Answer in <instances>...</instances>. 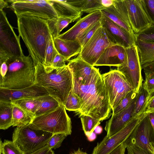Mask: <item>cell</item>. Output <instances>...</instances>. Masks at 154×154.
I'll use <instances>...</instances> for the list:
<instances>
[{"instance_id":"obj_40","label":"cell","mask_w":154,"mask_h":154,"mask_svg":"<svg viewBox=\"0 0 154 154\" xmlns=\"http://www.w3.org/2000/svg\"><path fill=\"white\" fill-rule=\"evenodd\" d=\"M67 136L61 134H54L48 141L47 145L51 149H56L61 145Z\"/></svg>"},{"instance_id":"obj_19","label":"cell","mask_w":154,"mask_h":154,"mask_svg":"<svg viewBox=\"0 0 154 154\" xmlns=\"http://www.w3.org/2000/svg\"><path fill=\"white\" fill-rule=\"evenodd\" d=\"M49 95L44 88L35 83L28 87L17 90L0 88V99L9 101Z\"/></svg>"},{"instance_id":"obj_50","label":"cell","mask_w":154,"mask_h":154,"mask_svg":"<svg viewBox=\"0 0 154 154\" xmlns=\"http://www.w3.org/2000/svg\"><path fill=\"white\" fill-rule=\"evenodd\" d=\"M8 5V2L4 0H0V11L3 10V9L7 7Z\"/></svg>"},{"instance_id":"obj_16","label":"cell","mask_w":154,"mask_h":154,"mask_svg":"<svg viewBox=\"0 0 154 154\" xmlns=\"http://www.w3.org/2000/svg\"><path fill=\"white\" fill-rule=\"evenodd\" d=\"M102 16L101 11L88 14L80 18L71 28L60 34L57 38L65 40L76 41L88 28L100 20Z\"/></svg>"},{"instance_id":"obj_23","label":"cell","mask_w":154,"mask_h":154,"mask_svg":"<svg viewBox=\"0 0 154 154\" xmlns=\"http://www.w3.org/2000/svg\"><path fill=\"white\" fill-rule=\"evenodd\" d=\"M55 10L58 17H68L74 21L80 19L81 11L71 5L68 0H48Z\"/></svg>"},{"instance_id":"obj_13","label":"cell","mask_w":154,"mask_h":154,"mask_svg":"<svg viewBox=\"0 0 154 154\" xmlns=\"http://www.w3.org/2000/svg\"><path fill=\"white\" fill-rule=\"evenodd\" d=\"M126 49L127 61L117 67V69L122 73L131 85L133 90L137 93L142 85L143 79L137 48L135 45Z\"/></svg>"},{"instance_id":"obj_31","label":"cell","mask_w":154,"mask_h":154,"mask_svg":"<svg viewBox=\"0 0 154 154\" xmlns=\"http://www.w3.org/2000/svg\"><path fill=\"white\" fill-rule=\"evenodd\" d=\"M62 104L56 99L48 95L46 96L35 114V117L52 111Z\"/></svg>"},{"instance_id":"obj_53","label":"cell","mask_w":154,"mask_h":154,"mask_svg":"<svg viewBox=\"0 0 154 154\" xmlns=\"http://www.w3.org/2000/svg\"><path fill=\"white\" fill-rule=\"evenodd\" d=\"M3 143H2L1 139H0V154H2V144Z\"/></svg>"},{"instance_id":"obj_4","label":"cell","mask_w":154,"mask_h":154,"mask_svg":"<svg viewBox=\"0 0 154 154\" xmlns=\"http://www.w3.org/2000/svg\"><path fill=\"white\" fill-rule=\"evenodd\" d=\"M6 62L8 69L0 79V88L19 89L35 84V66L29 54L21 58H11Z\"/></svg>"},{"instance_id":"obj_3","label":"cell","mask_w":154,"mask_h":154,"mask_svg":"<svg viewBox=\"0 0 154 154\" xmlns=\"http://www.w3.org/2000/svg\"><path fill=\"white\" fill-rule=\"evenodd\" d=\"M35 83L45 88L49 95L64 105L72 89V75L67 65L55 68L38 63L35 66Z\"/></svg>"},{"instance_id":"obj_30","label":"cell","mask_w":154,"mask_h":154,"mask_svg":"<svg viewBox=\"0 0 154 154\" xmlns=\"http://www.w3.org/2000/svg\"><path fill=\"white\" fill-rule=\"evenodd\" d=\"M150 94L142 85L136 97L134 108L132 117L140 113L145 112Z\"/></svg>"},{"instance_id":"obj_49","label":"cell","mask_w":154,"mask_h":154,"mask_svg":"<svg viewBox=\"0 0 154 154\" xmlns=\"http://www.w3.org/2000/svg\"><path fill=\"white\" fill-rule=\"evenodd\" d=\"M148 116L150 122L154 129V111L149 112Z\"/></svg>"},{"instance_id":"obj_24","label":"cell","mask_w":154,"mask_h":154,"mask_svg":"<svg viewBox=\"0 0 154 154\" xmlns=\"http://www.w3.org/2000/svg\"><path fill=\"white\" fill-rule=\"evenodd\" d=\"M137 46L141 69L154 62V43L136 41Z\"/></svg>"},{"instance_id":"obj_1","label":"cell","mask_w":154,"mask_h":154,"mask_svg":"<svg viewBox=\"0 0 154 154\" xmlns=\"http://www.w3.org/2000/svg\"><path fill=\"white\" fill-rule=\"evenodd\" d=\"M72 90L81 100V107L75 112L79 117L87 115L102 121L112 115L108 93L99 69L95 68L87 82L73 79Z\"/></svg>"},{"instance_id":"obj_52","label":"cell","mask_w":154,"mask_h":154,"mask_svg":"<svg viewBox=\"0 0 154 154\" xmlns=\"http://www.w3.org/2000/svg\"><path fill=\"white\" fill-rule=\"evenodd\" d=\"M69 154H88L86 152H84L82 151L79 148L77 150L71 152Z\"/></svg>"},{"instance_id":"obj_9","label":"cell","mask_w":154,"mask_h":154,"mask_svg":"<svg viewBox=\"0 0 154 154\" xmlns=\"http://www.w3.org/2000/svg\"><path fill=\"white\" fill-rule=\"evenodd\" d=\"M112 110L130 91L133 90L124 75L117 69L102 74Z\"/></svg>"},{"instance_id":"obj_38","label":"cell","mask_w":154,"mask_h":154,"mask_svg":"<svg viewBox=\"0 0 154 154\" xmlns=\"http://www.w3.org/2000/svg\"><path fill=\"white\" fill-rule=\"evenodd\" d=\"M2 154H24L12 141L5 140L2 144Z\"/></svg>"},{"instance_id":"obj_46","label":"cell","mask_w":154,"mask_h":154,"mask_svg":"<svg viewBox=\"0 0 154 154\" xmlns=\"http://www.w3.org/2000/svg\"><path fill=\"white\" fill-rule=\"evenodd\" d=\"M51 149L46 145L34 152L28 154H47Z\"/></svg>"},{"instance_id":"obj_44","label":"cell","mask_w":154,"mask_h":154,"mask_svg":"<svg viewBox=\"0 0 154 154\" xmlns=\"http://www.w3.org/2000/svg\"><path fill=\"white\" fill-rule=\"evenodd\" d=\"M153 111H154V92L150 95L145 112L149 113Z\"/></svg>"},{"instance_id":"obj_39","label":"cell","mask_w":154,"mask_h":154,"mask_svg":"<svg viewBox=\"0 0 154 154\" xmlns=\"http://www.w3.org/2000/svg\"><path fill=\"white\" fill-rule=\"evenodd\" d=\"M145 79L142 85L150 95L154 92V72L143 70Z\"/></svg>"},{"instance_id":"obj_25","label":"cell","mask_w":154,"mask_h":154,"mask_svg":"<svg viewBox=\"0 0 154 154\" xmlns=\"http://www.w3.org/2000/svg\"><path fill=\"white\" fill-rule=\"evenodd\" d=\"M13 104L0 99V129L5 130L12 125Z\"/></svg>"},{"instance_id":"obj_34","label":"cell","mask_w":154,"mask_h":154,"mask_svg":"<svg viewBox=\"0 0 154 154\" xmlns=\"http://www.w3.org/2000/svg\"><path fill=\"white\" fill-rule=\"evenodd\" d=\"M57 53L54 45L53 38L52 36L45 50L43 65L47 66H51L54 60Z\"/></svg>"},{"instance_id":"obj_18","label":"cell","mask_w":154,"mask_h":154,"mask_svg":"<svg viewBox=\"0 0 154 154\" xmlns=\"http://www.w3.org/2000/svg\"><path fill=\"white\" fill-rule=\"evenodd\" d=\"M136 97L126 108L116 114L112 115L111 118L106 122L105 127L106 137L109 138L119 131L132 118Z\"/></svg>"},{"instance_id":"obj_2","label":"cell","mask_w":154,"mask_h":154,"mask_svg":"<svg viewBox=\"0 0 154 154\" xmlns=\"http://www.w3.org/2000/svg\"><path fill=\"white\" fill-rule=\"evenodd\" d=\"M17 17L19 36L27 48L35 66L43 64L45 50L52 36L47 20L29 15Z\"/></svg>"},{"instance_id":"obj_11","label":"cell","mask_w":154,"mask_h":154,"mask_svg":"<svg viewBox=\"0 0 154 154\" xmlns=\"http://www.w3.org/2000/svg\"><path fill=\"white\" fill-rule=\"evenodd\" d=\"M149 113L142 112L132 117L125 126L112 137L105 136L94 147L92 154H109L124 142L136 127Z\"/></svg>"},{"instance_id":"obj_47","label":"cell","mask_w":154,"mask_h":154,"mask_svg":"<svg viewBox=\"0 0 154 154\" xmlns=\"http://www.w3.org/2000/svg\"><path fill=\"white\" fill-rule=\"evenodd\" d=\"M102 5L105 8L112 6L114 0H101Z\"/></svg>"},{"instance_id":"obj_54","label":"cell","mask_w":154,"mask_h":154,"mask_svg":"<svg viewBox=\"0 0 154 154\" xmlns=\"http://www.w3.org/2000/svg\"><path fill=\"white\" fill-rule=\"evenodd\" d=\"M47 154H54V152L52 149H51Z\"/></svg>"},{"instance_id":"obj_12","label":"cell","mask_w":154,"mask_h":154,"mask_svg":"<svg viewBox=\"0 0 154 154\" xmlns=\"http://www.w3.org/2000/svg\"><path fill=\"white\" fill-rule=\"evenodd\" d=\"M112 44L101 26L82 48L79 56L84 61L94 66L106 48Z\"/></svg>"},{"instance_id":"obj_48","label":"cell","mask_w":154,"mask_h":154,"mask_svg":"<svg viewBox=\"0 0 154 154\" xmlns=\"http://www.w3.org/2000/svg\"><path fill=\"white\" fill-rule=\"evenodd\" d=\"M85 134L88 140L90 142L94 141L97 137L96 134L94 132L91 133H87Z\"/></svg>"},{"instance_id":"obj_8","label":"cell","mask_w":154,"mask_h":154,"mask_svg":"<svg viewBox=\"0 0 154 154\" xmlns=\"http://www.w3.org/2000/svg\"><path fill=\"white\" fill-rule=\"evenodd\" d=\"M16 16L29 15L48 20L58 17L48 0H9Z\"/></svg>"},{"instance_id":"obj_21","label":"cell","mask_w":154,"mask_h":154,"mask_svg":"<svg viewBox=\"0 0 154 154\" xmlns=\"http://www.w3.org/2000/svg\"><path fill=\"white\" fill-rule=\"evenodd\" d=\"M101 11L103 15L125 29L135 37V35L123 11L121 0H114L112 6Z\"/></svg>"},{"instance_id":"obj_43","label":"cell","mask_w":154,"mask_h":154,"mask_svg":"<svg viewBox=\"0 0 154 154\" xmlns=\"http://www.w3.org/2000/svg\"><path fill=\"white\" fill-rule=\"evenodd\" d=\"M126 148L128 154H152L149 151L134 145L129 146Z\"/></svg>"},{"instance_id":"obj_42","label":"cell","mask_w":154,"mask_h":154,"mask_svg":"<svg viewBox=\"0 0 154 154\" xmlns=\"http://www.w3.org/2000/svg\"><path fill=\"white\" fill-rule=\"evenodd\" d=\"M66 58L58 53L54 60L51 66L55 68L63 67L66 65Z\"/></svg>"},{"instance_id":"obj_5","label":"cell","mask_w":154,"mask_h":154,"mask_svg":"<svg viewBox=\"0 0 154 154\" xmlns=\"http://www.w3.org/2000/svg\"><path fill=\"white\" fill-rule=\"evenodd\" d=\"M29 125L33 130L67 136L72 132L71 120L63 104L52 111L35 117Z\"/></svg>"},{"instance_id":"obj_37","label":"cell","mask_w":154,"mask_h":154,"mask_svg":"<svg viewBox=\"0 0 154 154\" xmlns=\"http://www.w3.org/2000/svg\"><path fill=\"white\" fill-rule=\"evenodd\" d=\"M137 94L133 90L129 92L112 110V115L116 114L126 108L135 98Z\"/></svg>"},{"instance_id":"obj_33","label":"cell","mask_w":154,"mask_h":154,"mask_svg":"<svg viewBox=\"0 0 154 154\" xmlns=\"http://www.w3.org/2000/svg\"><path fill=\"white\" fill-rule=\"evenodd\" d=\"M80 118L82 128L85 134L94 132L95 128L100 123V120L88 116H82Z\"/></svg>"},{"instance_id":"obj_51","label":"cell","mask_w":154,"mask_h":154,"mask_svg":"<svg viewBox=\"0 0 154 154\" xmlns=\"http://www.w3.org/2000/svg\"><path fill=\"white\" fill-rule=\"evenodd\" d=\"M102 128L99 125L95 128L94 131L96 134H100L102 133Z\"/></svg>"},{"instance_id":"obj_27","label":"cell","mask_w":154,"mask_h":154,"mask_svg":"<svg viewBox=\"0 0 154 154\" xmlns=\"http://www.w3.org/2000/svg\"><path fill=\"white\" fill-rule=\"evenodd\" d=\"M69 2L82 12L88 14L105 8L102 4L101 0H69Z\"/></svg>"},{"instance_id":"obj_41","label":"cell","mask_w":154,"mask_h":154,"mask_svg":"<svg viewBox=\"0 0 154 154\" xmlns=\"http://www.w3.org/2000/svg\"><path fill=\"white\" fill-rule=\"evenodd\" d=\"M146 10L154 25V0H143Z\"/></svg>"},{"instance_id":"obj_22","label":"cell","mask_w":154,"mask_h":154,"mask_svg":"<svg viewBox=\"0 0 154 154\" xmlns=\"http://www.w3.org/2000/svg\"><path fill=\"white\" fill-rule=\"evenodd\" d=\"M54 46L57 52L68 61L80 52L82 47L77 41L65 40L57 37L53 38Z\"/></svg>"},{"instance_id":"obj_10","label":"cell","mask_w":154,"mask_h":154,"mask_svg":"<svg viewBox=\"0 0 154 154\" xmlns=\"http://www.w3.org/2000/svg\"><path fill=\"white\" fill-rule=\"evenodd\" d=\"M122 6L125 16L134 35L152 24L143 0H122Z\"/></svg>"},{"instance_id":"obj_7","label":"cell","mask_w":154,"mask_h":154,"mask_svg":"<svg viewBox=\"0 0 154 154\" xmlns=\"http://www.w3.org/2000/svg\"><path fill=\"white\" fill-rule=\"evenodd\" d=\"M20 38L9 22L6 13L0 11V62L24 57Z\"/></svg>"},{"instance_id":"obj_6","label":"cell","mask_w":154,"mask_h":154,"mask_svg":"<svg viewBox=\"0 0 154 154\" xmlns=\"http://www.w3.org/2000/svg\"><path fill=\"white\" fill-rule=\"evenodd\" d=\"M54 134L31 128L29 124L15 128L12 136V141L23 153L34 152L47 145Z\"/></svg>"},{"instance_id":"obj_15","label":"cell","mask_w":154,"mask_h":154,"mask_svg":"<svg viewBox=\"0 0 154 154\" xmlns=\"http://www.w3.org/2000/svg\"><path fill=\"white\" fill-rule=\"evenodd\" d=\"M100 21L102 26L112 44L120 45L125 49L136 45L134 37L103 14Z\"/></svg>"},{"instance_id":"obj_20","label":"cell","mask_w":154,"mask_h":154,"mask_svg":"<svg viewBox=\"0 0 154 154\" xmlns=\"http://www.w3.org/2000/svg\"><path fill=\"white\" fill-rule=\"evenodd\" d=\"M67 65L72 75L73 79L81 83L88 82L95 67L83 60L79 55L68 61Z\"/></svg>"},{"instance_id":"obj_29","label":"cell","mask_w":154,"mask_h":154,"mask_svg":"<svg viewBox=\"0 0 154 154\" xmlns=\"http://www.w3.org/2000/svg\"><path fill=\"white\" fill-rule=\"evenodd\" d=\"M47 20L49 29L53 38L57 37L64 28L69 23L74 21L70 18L58 17Z\"/></svg>"},{"instance_id":"obj_26","label":"cell","mask_w":154,"mask_h":154,"mask_svg":"<svg viewBox=\"0 0 154 154\" xmlns=\"http://www.w3.org/2000/svg\"><path fill=\"white\" fill-rule=\"evenodd\" d=\"M45 96L19 99L11 102L35 117L36 112Z\"/></svg>"},{"instance_id":"obj_35","label":"cell","mask_w":154,"mask_h":154,"mask_svg":"<svg viewBox=\"0 0 154 154\" xmlns=\"http://www.w3.org/2000/svg\"><path fill=\"white\" fill-rule=\"evenodd\" d=\"M102 26L100 20L88 28L77 39L82 48L83 47L94 35L97 29Z\"/></svg>"},{"instance_id":"obj_14","label":"cell","mask_w":154,"mask_h":154,"mask_svg":"<svg viewBox=\"0 0 154 154\" xmlns=\"http://www.w3.org/2000/svg\"><path fill=\"white\" fill-rule=\"evenodd\" d=\"M148 115L143 119L123 142L126 148L134 145L154 154V129Z\"/></svg>"},{"instance_id":"obj_45","label":"cell","mask_w":154,"mask_h":154,"mask_svg":"<svg viewBox=\"0 0 154 154\" xmlns=\"http://www.w3.org/2000/svg\"><path fill=\"white\" fill-rule=\"evenodd\" d=\"M126 148L123 143L109 154H125Z\"/></svg>"},{"instance_id":"obj_17","label":"cell","mask_w":154,"mask_h":154,"mask_svg":"<svg viewBox=\"0 0 154 154\" xmlns=\"http://www.w3.org/2000/svg\"><path fill=\"white\" fill-rule=\"evenodd\" d=\"M127 59L126 49L120 45L112 44L106 48L94 66L117 67L125 64Z\"/></svg>"},{"instance_id":"obj_28","label":"cell","mask_w":154,"mask_h":154,"mask_svg":"<svg viewBox=\"0 0 154 154\" xmlns=\"http://www.w3.org/2000/svg\"><path fill=\"white\" fill-rule=\"evenodd\" d=\"M34 118L20 107L13 104L12 125L13 127L22 126L29 124Z\"/></svg>"},{"instance_id":"obj_32","label":"cell","mask_w":154,"mask_h":154,"mask_svg":"<svg viewBox=\"0 0 154 154\" xmlns=\"http://www.w3.org/2000/svg\"><path fill=\"white\" fill-rule=\"evenodd\" d=\"M64 106L65 109L69 111H77L81 107V100L72 89L69 92Z\"/></svg>"},{"instance_id":"obj_36","label":"cell","mask_w":154,"mask_h":154,"mask_svg":"<svg viewBox=\"0 0 154 154\" xmlns=\"http://www.w3.org/2000/svg\"><path fill=\"white\" fill-rule=\"evenodd\" d=\"M135 42L154 43V25L152 24L141 32L135 35Z\"/></svg>"}]
</instances>
